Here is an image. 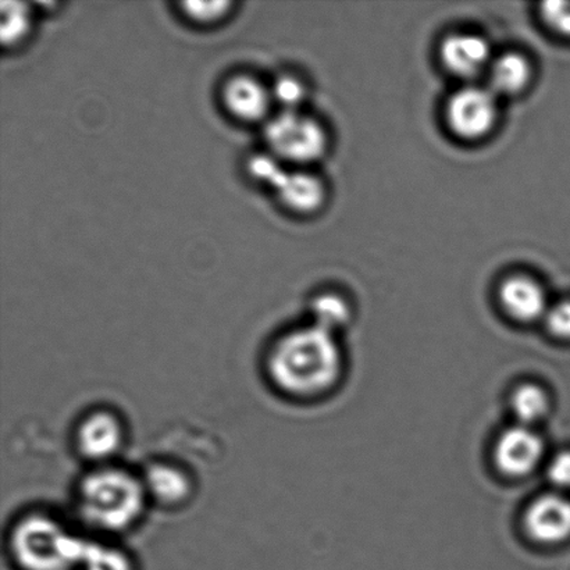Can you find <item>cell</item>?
<instances>
[{
	"mask_svg": "<svg viewBox=\"0 0 570 570\" xmlns=\"http://www.w3.org/2000/svg\"><path fill=\"white\" fill-rule=\"evenodd\" d=\"M343 365L334 334L313 326L294 330L273 346L267 372L283 393L306 396L332 387Z\"/></svg>",
	"mask_w": 570,
	"mask_h": 570,
	"instance_id": "obj_1",
	"label": "cell"
},
{
	"mask_svg": "<svg viewBox=\"0 0 570 570\" xmlns=\"http://www.w3.org/2000/svg\"><path fill=\"white\" fill-rule=\"evenodd\" d=\"M148 493L142 480L117 468L89 473L78 490V510L94 528L119 532L142 515Z\"/></svg>",
	"mask_w": 570,
	"mask_h": 570,
	"instance_id": "obj_2",
	"label": "cell"
},
{
	"mask_svg": "<svg viewBox=\"0 0 570 570\" xmlns=\"http://www.w3.org/2000/svg\"><path fill=\"white\" fill-rule=\"evenodd\" d=\"M87 544L53 519L41 515L22 519L10 538L11 554L24 570H70L81 566Z\"/></svg>",
	"mask_w": 570,
	"mask_h": 570,
	"instance_id": "obj_3",
	"label": "cell"
},
{
	"mask_svg": "<svg viewBox=\"0 0 570 570\" xmlns=\"http://www.w3.org/2000/svg\"><path fill=\"white\" fill-rule=\"evenodd\" d=\"M266 150L285 166L307 169L324 158L328 134L321 121L305 111H278L265 122Z\"/></svg>",
	"mask_w": 570,
	"mask_h": 570,
	"instance_id": "obj_4",
	"label": "cell"
},
{
	"mask_svg": "<svg viewBox=\"0 0 570 570\" xmlns=\"http://www.w3.org/2000/svg\"><path fill=\"white\" fill-rule=\"evenodd\" d=\"M445 120L458 138L478 141L494 130L499 120V97L488 86L458 89L446 102Z\"/></svg>",
	"mask_w": 570,
	"mask_h": 570,
	"instance_id": "obj_5",
	"label": "cell"
},
{
	"mask_svg": "<svg viewBox=\"0 0 570 570\" xmlns=\"http://www.w3.org/2000/svg\"><path fill=\"white\" fill-rule=\"evenodd\" d=\"M220 99L227 114L243 122H266L275 106L271 86L248 72L228 77L222 86Z\"/></svg>",
	"mask_w": 570,
	"mask_h": 570,
	"instance_id": "obj_6",
	"label": "cell"
},
{
	"mask_svg": "<svg viewBox=\"0 0 570 570\" xmlns=\"http://www.w3.org/2000/svg\"><path fill=\"white\" fill-rule=\"evenodd\" d=\"M494 56L485 38L473 32H454L440 45V60L446 70L463 80L488 72Z\"/></svg>",
	"mask_w": 570,
	"mask_h": 570,
	"instance_id": "obj_7",
	"label": "cell"
},
{
	"mask_svg": "<svg viewBox=\"0 0 570 570\" xmlns=\"http://www.w3.org/2000/svg\"><path fill=\"white\" fill-rule=\"evenodd\" d=\"M543 454V439L523 424L508 429L495 446L497 465L510 476H524L532 472Z\"/></svg>",
	"mask_w": 570,
	"mask_h": 570,
	"instance_id": "obj_8",
	"label": "cell"
},
{
	"mask_svg": "<svg viewBox=\"0 0 570 570\" xmlns=\"http://www.w3.org/2000/svg\"><path fill=\"white\" fill-rule=\"evenodd\" d=\"M272 189L285 209L298 215L316 214L327 198L326 184L321 177L295 167H287Z\"/></svg>",
	"mask_w": 570,
	"mask_h": 570,
	"instance_id": "obj_9",
	"label": "cell"
},
{
	"mask_svg": "<svg viewBox=\"0 0 570 570\" xmlns=\"http://www.w3.org/2000/svg\"><path fill=\"white\" fill-rule=\"evenodd\" d=\"M125 432L120 419L108 411L88 415L77 430V446L83 458L106 461L121 449Z\"/></svg>",
	"mask_w": 570,
	"mask_h": 570,
	"instance_id": "obj_10",
	"label": "cell"
},
{
	"mask_svg": "<svg viewBox=\"0 0 570 570\" xmlns=\"http://www.w3.org/2000/svg\"><path fill=\"white\" fill-rule=\"evenodd\" d=\"M524 523L540 543H562L570 538V500L557 494L540 497L530 505Z\"/></svg>",
	"mask_w": 570,
	"mask_h": 570,
	"instance_id": "obj_11",
	"label": "cell"
},
{
	"mask_svg": "<svg viewBox=\"0 0 570 570\" xmlns=\"http://www.w3.org/2000/svg\"><path fill=\"white\" fill-rule=\"evenodd\" d=\"M500 301L508 315L519 322L538 321L546 317L550 309L543 285L524 275L511 276L502 282Z\"/></svg>",
	"mask_w": 570,
	"mask_h": 570,
	"instance_id": "obj_12",
	"label": "cell"
},
{
	"mask_svg": "<svg viewBox=\"0 0 570 570\" xmlns=\"http://www.w3.org/2000/svg\"><path fill=\"white\" fill-rule=\"evenodd\" d=\"M488 87L497 97H517L527 91L533 80V66L527 56L507 52L491 61L488 72Z\"/></svg>",
	"mask_w": 570,
	"mask_h": 570,
	"instance_id": "obj_13",
	"label": "cell"
},
{
	"mask_svg": "<svg viewBox=\"0 0 570 570\" xmlns=\"http://www.w3.org/2000/svg\"><path fill=\"white\" fill-rule=\"evenodd\" d=\"M148 497H154L159 504L178 505L191 493V480L175 465L156 463L148 469L142 480Z\"/></svg>",
	"mask_w": 570,
	"mask_h": 570,
	"instance_id": "obj_14",
	"label": "cell"
},
{
	"mask_svg": "<svg viewBox=\"0 0 570 570\" xmlns=\"http://www.w3.org/2000/svg\"><path fill=\"white\" fill-rule=\"evenodd\" d=\"M2 43L4 48L19 47L32 31L33 11L28 3L2 2Z\"/></svg>",
	"mask_w": 570,
	"mask_h": 570,
	"instance_id": "obj_15",
	"label": "cell"
},
{
	"mask_svg": "<svg viewBox=\"0 0 570 570\" xmlns=\"http://www.w3.org/2000/svg\"><path fill=\"white\" fill-rule=\"evenodd\" d=\"M511 405L519 424L532 428L549 413L550 400L539 385L524 384L513 393Z\"/></svg>",
	"mask_w": 570,
	"mask_h": 570,
	"instance_id": "obj_16",
	"label": "cell"
},
{
	"mask_svg": "<svg viewBox=\"0 0 570 570\" xmlns=\"http://www.w3.org/2000/svg\"><path fill=\"white\" fill-rule=\"evenodd\" d=\"M311 312L313 324L335 334L351 318L348 302L337 294H321L312 301Z\"/></svg>",
	"mask_w": 570,
	"mask_h": 570,
	"instance_id": "obj_17",
	"label": "cell"
},
{
	"mask_svg": "<svg viewBox=\"0 0 570 570\" xmlns=\"http://www.w3.org/2000/svg\"><path fill=\"white\" fill-rule=\"evenodd\" d=\"M273 102L281 108V111L302 110V106L307 99V86L299 76L293 72H284L273 81L272 86Z\"/></svg>",
	"mask_w": 570,
	"mask_h": 570,
	"instance_id": "obj_18",
	"label": "cell"
},
{
	"mask_svg": "<svg viewBox=\"0 0 570 570\" xmlns=\"http://www.w3.org/2000/svg\"><path fill=\"white\" fill-rule=\"evenodd\" d=\"M287 167L275 155L271 154L269 150L250 155L247 164H245V170H247L250 180L271 189Z\"/></svg>",
	"mask_w": 570,
	"mask_h": 570,
	"instance_id": "obj_19",
	"label": "cell"
},
{
	"mask_svg": "<svg viewBox=\"0 0 570 570\" xmlns=\"http://www.w3.org/2000/svg\"><path fill=\"white\" fill-rule=\"evenodd\" d=\"M81 566L86 570H132L131 561L121 551L88 543Z\"/></svg>",
	"mask_w": 570,
	"mask_h": 570,
	"instance_id": "obj_20",
	"label": "cell"
},
{
	"mask_svg": "<svg viewBox=\"0 0 570 570\" xmlns=\"http://www.w3.org/2000/svg\"><path fill=\"white\" fill-rule=\"evenodd\" d=\"M234 8L233 2L215 0V2H184L181 3L183 14L189 21L199 26H214L226 20Z\"/></svg>",
	"mask_w": 570,
	"mask_h": 570,
	"instance_id": "obj_21",
	"label": "cell"
},
{
	"mask_svg": "<svg viewBox=\"0 0 570 570\" xmlns=\"http://www.w3.org/2000/svg\"><path fill=\"white\" fill-rule=\"evenodd\" d=\"M540 19L557 36L570 38V2H546L540 6Z\"/></svg>",
	"mask_w": 570,
	"mask_h": 570,
	"instance_id": "obj_22",
	"label": "cell"
},
{
	"mask_svg": "<svg viewBox=\"0 0 570 570\" xmlns=\"http://www.w3.org/2000/svg\"><path fill=\"white\" fill-rule=\"evenodd\" d=\"M544 318L552 334L560 338H570V301L550 306Z\"/></svg>",
	"mask_w": 570,
	"mask_h": 570,
	"instance_id": "obj_23",
	"label": "cell"
},
{
	"mask_svg": "<svg viewBox=\"0 0 570 570\" xmlns=\"http://www.w3.org/2000/svg\"><path fill=\"white\" fill-rule=\"evenodd\" d=\"M547 473L558 489L570 490V451H562L552 458Z\"/></svg>",
	"mask_w": 570,
	"mask_h": 570,
	"instance_id": "obj_24",
	"label": "cell"
}]
</instances>
